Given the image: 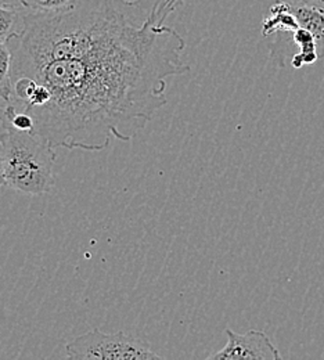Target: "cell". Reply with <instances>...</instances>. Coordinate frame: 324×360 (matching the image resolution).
I'll return each mask as SVG.
<instances>
[{"instance_id":"cell-5","label":"cell","mask_w":324,"mask_h":360,"mask_svg":"<svg viewBox=\"0 0 324 360\" xmlns=\"http://www.w3.org/2000/svg\"><path fill=\"white\" fill-rule=\"evenodd\" d=\"M299 28V22L294 14L292 4L288 1H276L262 22V37L278 34H292Z\"/></svg>"},{"instance_id":"cell-1","label":"cell","mask_w":324,"mask_h":360,"mask_svg":"<svg viewBox=\"0 0 324 360\" xmlns=\"http://www.w3.org/2000/svg\"><path fill=\"white\" fill-rule=\"evenodd\" d=\"M183 0H74L27 10L10 41L13 79L46 86L45 105L22 111L54 148L103 151L131 141L167 103L168 81L190 72L183 37L165 21Z\"/></svg>"},{"instance_id":"cell-3","label":"cell","mask_w":324,"mask_h":360,"mask_svg":"<svg viewBox=\"0 0 324 360\" xmlns=\"http://www.w3.org/2000/svg\"><path fill=\"white\" fill-rule=\"evenodd\" d=\"M65 354L74 360L162 359L150 345L127 335L122 331L105 334L93 328L65 345Z\"/></svg>"},{"instance_id":"cell-2","label":"cell","mask_w":324,"mask_h":360,"mask_svg":"<svg viewBox=\"0 0 324 360\" xmlns=\"http://www.w3.org/2000/svg\"><path fill=\"white\" fill-rule=\"evenodd\" d=\"M4 146L6 186L30 195H41L54 187L56 148L45 137L21 132L0 124Z\"/></svg>"},{"instance_id":"cell-12","label":"cell","mask_w":324,"mask_h":360,"mask_svg":"<svg viewBox=\"0 0 324 360\" xmlns=\"http://www.w3.org/2000/svg\"><path fill=\"white\" fill-rule=\"evenodd\" d=\"M301 1L305 3V4L313 6V7H319V8H323L324 10V0H301Z\"/></svg>"},{"instance_id":"cell-9","label":"cell","mask_w":324,"mask_h":360,"mask_svg":"<svg viewBox=\"0 0 324 360\" xmlns=\"http://www.w3.org/2000/svg\"><path fill=\"white\" fill-rule=\"evenodd\" d=\"M74 0H24V7L35 13H53L71 6Z\"/></svg>"},{"instance_id":"cell-8","label":"cell","mask_w":324,"mask_h":360,"mask_svg":"<svg viewBox=\"0 0 324 360\" xmlns=\"http://www.w3.org/2000/svg\"><path fill=\"white\" fill-rule=\"evenodd\" d=\"M13 94V50L8 42L0 41V110L10 101Z\"/></svg>"},{"instance_id":"cell-4","label":"cell","mask_w":324,"mask_h":360,"mask_svg":"<svg viewBox=\"0 0 324 360\" xmlns=\"http://www.w3.org/2000/svg\"><path fill=\"white\" fill-rule=\"evenodd\" d=\"M228 344L208 360H280L283 356L269 337L258 330L237 334L231 328L225 330Z\"/></svg>"},{"instance_id":"cell-11","label":"cell","mask_w":324,"mask_h":360,"mask_svg":"<svg viewBox=\"0 0 324 360\" xmlns=\"http://www.w3.org/2000/svg\"><path fill=\"white\" fill-rule=\"evenodd\" d=\"M0 6H10V7H24V0H0Z\"/></svg>"},{"instance_id":"cell-6","label":"cell","mask_w":324,"mask_h":360,"mask_svg":"<svg viewBox=\"0 0 324 360\" xmlns=\"http://www.w3.org/2000/svg\"><path fill=\"white\" fill-rule=\"evenodd\" d=\"M299 27L312 32L319 57H324V10L305 3H291Z\"/></svg>"},{"instance_id":"cell-7","label":"cell","mask_w":324,"mask_h":360,"mask_svg":"<svg viewBox=\"0 0 324 360\" xmlns=\"http://www.w3.org/2000/svg\"><path fill=\"white\" fill-rule=\"evenodd\" d=\"M25 7L0 6V41L8 42L22 35L25 30Z\"/></svg>"},{"instance_id":"cell-10","label":"cell","mask_w":324,"mask_h":360,"mask_svg":"<svg viewBox=\"0 0 324 360\" xmlns=\"http://www.w3.org/2000/svg\"><path fill=\"white\" fill-rule=\"evenodd\" d=\"M6 186V172H4V146L0 135V188Z\"/></svg>"}]
</instances>
